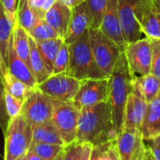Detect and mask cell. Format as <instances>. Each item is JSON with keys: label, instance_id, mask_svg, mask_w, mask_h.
Instances as JSON below:
<instances>
[{"label": "cell", "instance_id": "obj_42", "mask_svg": "<svg viewBox=\"0 0 160 160\" xmlns=\"http://www.w3.org/2000/svg\"><path fill=\"white\" fill-rule=\"evenodd\" d=\"M84 143H85L84 150H83V152H82L81 157H80L79 160H90L93 145H92L91 143H87V142H84Z\"/></svg>", "mask_w": 160, "mask_h": 160}, {"label": "cell", "instance_id": "obj_14", "mask_svg": "<svg viewBox=\"0 0 160 160\" xmlns=\"http://www.w3.org/2000/svg\"><path fill=\"white\" fill-rule=\"evenodd\" d=\"M115 143L122 160H136L145 145L141 131L138 128H123Z\"/></svg>", "mask_w": 160, "mask_h": 160}, {"label": "cell", "instance_id": "obj_1", "mask_svg": "<svg viewBox=\"0 0 160 160\" xmlns=\"http://www.w3.org/2000/svg\"><path fill=\"white\" fill-rule=\"evenodd\" d=\"M117 136L108 101L80 110L76 140L95 146L114 140Z\"/></svg>", "mask_w": 160, "mask_h": 160}, {"label": "cell", "instance_id": "obj_13", "mask_svg": "<svg viewBox=\"0 0 160 160\" xmlns=\"http://www.w3.org/2000/svg\"><path fill=\"white\" fill-rule=\"evenodd\" d=\"M147 107L148 102L144 98L134 77L132 91L128 96L125 106L123 128L140 129L143 118L147 110Z\"/></svg>", "mask_w": 160, "mask_h": 160}, {"label": "cell", "instance_id": "obj_21", "mask_svg": "<svg viewBox=\"0 0 160 160\" xmlns=\"http://www.w3.org/2000/svg\"><path fill=\"white\" fill-rule=\"evenodd\" d=\"M14 26L7 18L2 3L0 1V54L8 68V57L12 41Z\"/></svg>", "mask_w": 160, "mask_h": 160}, {"label": "cell", "instance_id": "obj_32", "mask_svg": "<svg viewBox=\"0 0 160 160\" xmlns=\"http://www.w3.org/2000/svg\"><path fill=\"white\" fill-rule=\"evenodd\" d=\"M84 142L73 140L64 146L63 160H79L84 150Z\"/></svg>", "mask_w": 160, "mask_h": 160}, {"label": "cell", "instance_id": "obj_6", "mask_svg": "<svg viewBox=\"0 0 160 160\" xmlns=\"http://www.w3.org/2000/svg\"><path fill=\"white\" fill-rule=\"evenodd\" d=\"M80 109L72 101H59L54 99V111L51 121L58 128L66 144L76 139Z\"/></svg>", "mask_w": 160, "mask_h": 160}, {"label": "cell", "instance_id": "obj_38", "mask_svg": "<svg viewBox=\"0 0 160 160\" xmlns=\"http://www.w3.org/2000/svg\"><path fill=\"white\" fill-rule=\"evenodd\" d=\"M115 140V139H114ZM111 141H108L107 143H103V144H99V145H95L92 148V154H91V158L90 160H102L103 156L105 154V152H107V150L108 149V147L110 146Z\"/></svg>", "mask_w": 160, "mask_h": 160}, {"label": "cell", "instance_id": "obj_5", "mask_svg": "<svg viewBox=\"0 0 160 160\" xmlns=\"http://www.w3.org/2000/svg\"><path fill=\"white\" fill-rule=\"evenodd\" d=\"M89 37L97 66L105 77H109L123 51L114 41L104 34L100 28H90Z\"/></svg>", "mask_w": 160, "mask_h": 160}, {"label": "cell", "instance_id": "obj_40", "mask_svg": "<svg viewBox=\"0 0 160 160\" xmlns=\"http://www.w3.org/2000/svg\"><path fill=\"white\" fill-rule=\"evenodd\" d=\"M102 160H122L120 155H119V152L117 151L115 140H113L111 142L110 146L108 147V149L105 152Z\"/></svg>", "mask_w": 160, "mask_h": 160}, {"label": "cell", "instance_id": "obj_2", "mask_svg": "<svg viewBox=\"0 0 160 160\" xmlns=\"http://www.w3.org/2000/svg\"><path fill=\"white\" fill-rule=\"evenodd\" d=\"M135 76L128 65L124 52H122L109 76V92L108 98L113 125L117 135H119L123 128L125 106L132 91L133 79Z\"/></svg>", "mask_w": 160, "mask_h": 160}, {"label": "cell", "instance_id": "obj_7", "mask_svg": "<svg viewBox=\"0 0 160 160\" xmlns=\"http://www.w3.org/2000/svg\"><path fill=\"white\" fill-rule=\"evenodd\" d=\"M53 111L54 99L36 87L30 91L24 100L21 113L33 127L50 121Z\"/></svg>", "mask_w": 160, "mask_h": 160}, {"label": "cell", "instance_id": "obj_44", "mask_svg": "<svg viewBox=\"0 0 160 160\" xmlns=\"http://www.w3.org/2000/svg\"><path fill=\"white\" fill-rule=\"evenodd\" d=\"M26 160H43L42 157H40L38 154H36L34 152L28 150L26 153Z\"/></svg>", "mask_w": 160, "mask_h": 160}, {"label": "cell", "instance_id": "obj_43", "mask_svg": "<svg viewBox=\"0 0 160 160\" xmlns=\"http://www.w3.org/2000/svg\"><path fill=\"white\" fill-rule=\"evenodd\" d=\"M60 1L62 3H64L65 5H67V6H69L70 8L72 9V8H74V7L80 5V4L84 3L86 0H60Z\"/></svg>", "mask_w": 160, "mask_h": 160}, {"label": "cell", "instance_id": "obj_28", "mask_svg": "<svg viewBox=\"0 0 160 160\" xmlns=\"http://www.w3.org/2000/svg\"><path fill=\"white\" fill-rule=\"evenodd\" d=\"M64 149V146L46 142L32 141L28 150L34 152L43 160H54Z\"/></svg>", "mask_w": 160, "mask_h": 160}, {"label": "cell", "instance_id": "obj_31", "mask_svg": "<svg viewBox=\"0 0 160 160\" xmlns=\"http://www.w3.org/2000/svg\"><path fill=\"white\" fill-rule=\"evenodd\" d=\"M69 61H70L69 44L64 42L57 55L55 64H54L53 73H59V72H67L68 67H69Z\"/></svg>", "mask_w": 160, "mask_h": 160}, {"label": "cell", "instance_id": "obj_27", "mask_svg": "<svg viewBox=\"0 0 160 160\" xmlns=\"http://www.w3.org/2000/svg\"><path fill=\"white\" fill-rule=\"evenodd\" d=\"M2 80H3L5 89L8 92H10L12 95H14L17 98H20L22 100H25L26 97L30 92V91L33 89V88L28 86L23 81H21V80L18 79L17 77H15L9 70L4 73Z\"/></svg>", "mask_w": 160, "mask_h": 160}, {"label": "cell", "instance_id": "obj_15", "mask_svg": "<svg viewBox=\"0 0 160 160\" xmlns=\"http://www.w3.org/2000/svg\"><path fill=\"white\" fill-rule=\"evenodd\" d=\"M100 29L104 34L114 41L124 52L127 43L122 33L118 9V0H108Z\"/></svg>", "mask_w": 160, "mask_h": 160}, {"label": "cell", "instance_id": "obj_34", "mask_svg": "<svg viewBox=\"0 0 160 160\" xmlns=\"http://www.w3.org/2000/svg\"><path fill=\"white\" fill-rule=\"evenodd\" d=\"M5 100H6L7 110H8V113H9V116L11 119L21 113L24 100L12 95L6 89H5Z\"/></svg>", "mask_w": 160, "mask_h": 160}, {"label": "cell", "instance_id": "obj_3", "mask_svg": "<svg viewBox=\"0 0 160 160\" xmlns=\"http://www.w3.org/2000/svg\"><path fill=\"white\" fill-rule=\"evenodd\" d=\"M70 61L67 73L82 81L88 78L105 77L97 66L89 37V30L76 42L69 44Z\"/></svg>", "mask_w": 160, "mask_h": 160}, {"label": "cell", "instance_id": "obj_41", "mask_svg": "<svg viewBox=\"0 0 160 160\" xmlns=\"http://www.w3.org/2000/svg\"><path fill=\"white\" fill-rule=\"evenodd\" d=\"M136 160H153V157H152V154L149 146L144 145L142 151L140 152L138 156L136 158Z\"/></svg>", "mask_w": 160, "mask_h": 160}, {"label": "cell", "instance_id": "obj_16", "mask_svg": "<svg viewBox=\"0 0 160 160\" xmlns=\"http://www.w3.org/2000/svg\"><path fill=\"white\" fill-rule=\"evenodd\" d=\"M92 15L87 2L72 8V17L64 42L72 44L92 27Z\"/></svg>", "mask_w": 160, "mask_h": 160}, {"label": "cell", "instance_id": "obj_10", "mask_svg": "<svg viewBox=\"0 0 160 160\" xmlns=\"http://www.w3.org/2000/svg\"><path fill=\"white\" fill-rule=\"evenodd\" d=\"M124 54L132 72L137 75L151 73L152 61V43L148 37L127 43Z\"/></svg>", "mask_w": 160, "mask_h": 160}, {"label": "cell", "instance_id": "obj_37", "mask_svg": "<svg viewBox=\"0 0 160 160\" xmlns=\"http://www.w3.org/2000/svg\"><path fill=\"white\" fill-rule=\"evenodd\" d=\"M2 3V6L4 8L5 14L7 18L10 20V22L15 27L17 25V6L18 1L17 0H0Z\"/></svg>", "mask_w": 160, "mask_h": 160}, {"label": "cell", "instance_id": "obj_24", "mask_svg": "<svg viewBox=\"0 0 160 160\" xmlns=\"http://www.w3.org/2000/svg\"><path fill=\"white\" fill-rule=\"evenodd\" d=\"M12 43L17 55L30 67L29 34L19 25H16L12 33ZM31 69V68H30Z\"/></svg>", "mask_w": 160, "mask_h": 160}, {"label": "cell", "instance_id": "obj_19", "mask_svg": "<svg viewBox=\"0 0 160 160\" xmlns=\"http://www.w3.org/2000/svg\"><path fill=\"white\" fill-rule=\"evenodd\" d=\"M8 70L21 81L31 88L38 86L37 79L32 72L30 67L17 55L12 41L8 57Z\"/></svg>", "mask_w": 160, "mask_h": 160}, {"label": "cell", "instance_id": "obj_22", "mask_svg": "<svg viewBox=\"0 0 160 160\" xmlns=\"http://www.w3.org/2000/svg\"><path fill=\"white\" fill-rule=\"evenodd\" d=\"M29 42H30V68L37 79L38 84H41L44 80H46L52 73L48 70L38 49L35 40H33L30 36H29Z\"/></svg>", "mask_w": 160, "mask_h": 160}, {"label": "cell", "instance_id": "obj_35", "mask_svg": "<svg viewBox=\"0 0 160 160\" xmlns=\"http://www.w3.org/2000/svg\"><path fill=\"white\" fill-rule=\"evenodd\" d=\"M28 1L37 16L40 19H43L46 12L52 8L58 0H28Z\"/></svg>", "mask_w": 160, "mask_h": 160}, {"label": "cell", "instance_id": "obj_4", "mask_svg": "<svg viewBox=\"0 0 160 160\" xmlns=\"http://www.w3.org/2000/svg\"><path fill=\"white\" fill-rule=\"evenodd\" d=\"M4 137V160H16L28 152L33 139V129L20 113L10 120Z\"/></svg>", "mask_w": 160, "mask_h": 160}, {"label": "cell", "instance_id": "obj_9", "mask_svg": "<svg viewBox=\"0 0 160 160\" xmlns=\"http://www.w3.org/2000/svg\"><path fill=\"white\" fill-rule=\"evenodd\" d=\"M81 84V81L70 74L67 72L53 73L41 84L38 88L53 99L59 101H72Z\"/></svg>", "mask_w": 160, "mask_h": 160}, {"label": "cell", "instance_id": "obj_12", "mask_svg": "<svg viewBox=\"0 0 160 160\" xmlns=\"http://www.w3.org/2000/svg\"><path fill=\"white\" fill-rule=\"evenodd\" d=\"M137 19L146 37L160 39V0H143L138 9Z\"/></svg>", "mask_w": 160, "mask_h": 160}, {"label": "cell", "instance_id": "obj_25", "mask_svg": "<svg viewBox=\"0 0 160 160\" xmlns=\"http://www.w3.org/2000/svg\"><path fill=\"white\" fill-rule=\"evenodd\" d=\"M135 80L148 103L160 93V79L152 72L146 75L135 76Z\"/></svg>", "mask_w": 160, "mask_h": 160}, {"label": "cell", "instance_id": "obj_20", "mask_svg": "<svg viewBox=\"0 0 160 160\" xmlns=\"http://www.w3.org/2000/svg\"><path fill=\"white\" fill-rule=\"evenodd\" d=\"M33 129V139L35 142H46L52 144H58L65 146V143L61 138L56 125L50 120L48 122H42L41 124L35 125Z\"/></svg>", "mask_w": 160, "mask_h": 160}, {"label": "cell", "instance_id": "obj_30", "mask_svg": "<svg viewBox=\"0 0 160 160\" xmlns=\"http://www.w3.org/2000/svg\"><path fill=\"white\" fill-rule=\"evenodd\" d=\"M87 5L92 15V27L91 28H100L104 13L108 0H86Z\"/></svg>", "mask_w": 160, "mask_h": 160}, {"label": "cell", "instance_id": "obj_8", "mask_svg": "<svg viewBox=\"0 0 160 160\" xmlns=\"http://www.w3.org/2000/svg\"><path fill=\"white\" fill-rule=\"evenodd\" d=\"M109 92V77L88 78L81 81L78 92L72 100L73 105L81 110L101 102L108 101Z\"/></svg>", "mask_w": 160, "mask_h": 160}, {"label": "cell", "instance_id": "obj_45", "mask_svg": "<svg viewBox=\"0 0 160 160\" xmlns=\"http://www.w3.org/2000/svg\"><path fill=\"white\" fill-rule=\"evenodd\" d=\"M8 71V68L1 57V54H0V78L3 79V76H4V73Z\"/></svg>", "mask_w": 160, "mask_h": 160}, {"label": "cell", "instance_id": "obj_46", "mask_svg": "<svg viewBox=\"0 0 160 160\" xmlns=\"http://www.w3.org/2000/svg\"><path fill=\"white\" fill-rule=\"evenodd\" d=\"M54 160H63V151L54 159Z\"/></svg>", "mask_w": 160, "mask_h": 160}, {"label": "cell", "instance_id": "obj_11", "mask_svg": "<svg viewBox=\"0 0 160 160\" xmlns=\"http://www.w3.org/2000/svg\"><path fill=\"white\" fill-rule=\"evenodd\" d=\"M143 0H118L119 15L126 43L141 39L142 30L137 19V12Z\"/></svg>", "mask_w": 160, "mask_h": 160}, {"label": "cell", "instance_id": "obj_17", "mask_svg": "<svg viewBox=\"0 0 160 160\" xmlns=\"http://www.w3.org/2000/svg\"><path fill=\"white\" fill-rule=\"evenodd\" d=\"M72 12V8L62 3L60 0H58L52 8L46 12L43 18L63 40L68 32Z\"/></svg>", "mask_w": 160, "mask_h": 160}, {"label": "cell", "instance_id": "obj_29", "mask_svg": "<svg viewBox=\"0 0 160 160\" xmlns=\"http://www.w3.org/2000/svg\"><path fill=\"white\" fill-rule=\"evenodd\" d=\"M28 34L36 42L60 38L58 32L44 19L39 20L38 23L33 27V28L28 32Z\"/></svg>", "mask_w": 160, "mask_h": 160}, {"label": "cell", "instance_id": "obj_26", "mask_svg": "<svg viewBox=\"0 0 160 160\" xmlns=\"http://www.w3.org/2000/svg\"><path fill=\"white\" fill-rule=\"evenodd\" d=\"M17 25L22 27L28 32H29L33 27L41 20L35 12L31 9L28 0H18L17 6Z\"/></svg>", "mask_w": 160, "mask_h": 160}, {"label": "cell", "instance_id": "obj_36", "mask_svg": "<svg viewBox=\"0 0 160 160\" xmlns=\"http://www.w3.org/2000/svg\"><path fill=\"white\" fill-rule=\"evenodd\" d=\"M152 43V61L151 72L160 79V39H151Z\"/></svg>", "mask_w": 160, "mask_h": 160}, {"label": "cell", "instance_id": "obj_39", "mask_svg": "<svg viewBox=\"0 0 160 160\" xmlns=\"http://www.w3.org/2000/svg\"><path fill=\"white\" fill-rule=\"evenodd\" d=\"M148 141H150L148 146L152 152L153 160H160V136L153 138Z\"/></svg>", "mask_w": 160, "mask_h": 160}, {"label": "cell", "instance_id": "obj_47", "mask_svg": "<svg viewBox=\"0 0 160 160\" xmlns=\"http://www.w3.org/2000/svg\"><path fill=\"white\" fill-rule=\"evenodd\" d=\"M16 160H26V154L23 155V156H21V157H19V158H17Z\"/></svg>", "mask_w": 160, "mask_h": 160}, {"label": "cell", "instance_id": "obj_23", "mask_svg": "<svg viewBox=\"0 0 160 160\" xmlns=\"http://www.w3.org/2000/svg\"><path fill=\"white\" fill-rule=\"evenodd\" d=\"M63 42H64V40L62 38H55V39H49V40L36 42L38 49H39L48 70L50 71V72L52 74H53V71H54V64H55L57 55H58Z\"/></svg>", "mask_w": 160, "mask_h": 160}, {"label": "cell", "instance_id": "obj_18", "mask_svg": "<svg viewBox=\"0 0 160 160\" xmlns=\"http://www.w3.org/2000/svg\"><path fill=\"white\" fill-rule=\"evenodd\" d=\"M140 131L144 140L160 136V93L148 103Z\"/></svg>", "mask_w": 160, "mask_h": 160}, {"label": "cell", "instance_id": "obj_33", "mask_svg": "<svg viewBox=\"0 0 160 160\" xmlns=\"http://www.w3.org/2000/svg\"><path fill=\"white\" fill-rule=\"evenodd\" d=\"M10 120L11 118L7 110L6 100H5V87L2 78H0V128H1L4 134L7 131Z\"/></svg>", "mask_w": 160, "mask_h": 160}]
</instances>
